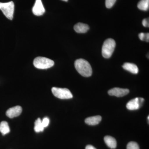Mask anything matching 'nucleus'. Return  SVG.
<instances>
[{"label":"nucleus","mask_w":149,"mask_h":149,"mask_svg":"<svg viewBox=\"0 0 149 149\" xmlns=\"http://www.w3.org/2000/svg\"><path fill=\"white\" fill-rule=\"evenodd\" d=\"M74 67L77 72L85 77H89L92 74V68L88 61L84 59L76 60L74 62Z\"/></svg>","instance_id":"nucleus-1"},{"label":"nucleus","mask_w":149,"mask_h":149,"mask_svg":"<svg viewBox=\"0 0 149 149\" xmlns=\"http://www.w3.org/2000/svg\"><path fill=\"white\" fill-rule=\"evenodd\" d=\"M116 47V42L112 39H108L104 42L102 48V54L106 58L111 57Z\"/></svg>","instance_id":"nucleus-2"},{"label":"nucleus","mask_w":149,"mask_h":149,"mask_svg":"<svg viewBox=\"0 0 149 149\" xmlns=\"http://www.w3.org/2000/svg\"><path fill=\"white\" fill-rule=\"evenodd\" d=\"M33 64L35 67L38 69H46L53 66L54 62L53 61L47 58L37 57L34 59Z\"/></svg>","instance_id":"nucleus-3"},{"label":"nucleus","mask_w":149,"mask_h":149,"mask_svg":"<svg viewBox=\"0 0 149 149\" xmlns=\"http://www.w3.org/2000/svg\"><path fill=\"white\" fill-rule=\"evenodd\" d=\"M14 8V3L13 1L4 3L0 2V10L6 17L10 20L13 18Z\"/></svg>","instance_id":"nucleus-4"},{"label":"nucleus","mask_w":149,"mask_h":149,"mask_svg":"<svg viewBox=\"0 0 149 149\" xmlns=\"http://www.w3.org/2000/svg\"><path fill=\"white\" fill-rule=\"evenodd\" d=\"M52 93L56 97L59 99H70L72 98V93L67 88H61L53 87L52 89Z\"/></svg>","instance_id":"nucleus-5"},{"label":"nucleus","mask_w":149,"mask_h":149,"mask_svg":"<svg viewBox=\"0 0 149 149\" xmlns=\"http://www.w3.org/2000/svg\"><path fill=\"white\" fill-rule=\"evenodd\" d=\"M145 100L143 98H136L128 102L126 107L130 110L139 109L143 105Z\"/></svg>","instance_id":"nucleus-6"},{"label":"nucleus","mask_w":149,"mask_h":149,"mask_svg":"<svg viewBox=\"0 0 149 149\" xmlns=\"http://www.w3.org/2000/svg\"><path fill=\"white\" fill-rule=\"evenodd\" d=\"M32 10L33 14L37 16H41L44 14L45 10L43 5L42 0H36Z\"/></svg>","instance_id":"nucleus-7"},{"label":"nucleus","mask_w":149,"mask_h":149,"mask_svg":"<svg viewBox=\"0 0 149 149\" xmlns=\"http://www.w3.org/2000/svg\"><path fill=\"white\" fill-rule=\"evenodd\" d=\"M22 111V108L21 107L16 106L9 109L6 112V115L9 118H13L20 115Z\"/></svg>","instance_id":"nucleus-8"},{"label":"nucleus","mask_w":149,"mask_h":149,"mask_svg":"<svg viewBox=\"0 0 149 149\" xmlns=\"http://www.w3.org/2000/svg\"><path fill=\"white\" fill-rule=\"evenodd\" d=\"M129 93L127 89L115 88L111 89L108 91L109 95L111 96H114L117 97H122L126 95Z\"/></svg>","instance_id":"nucleus-9"},{"label":"nucleus","mask_w":149,"mask_h":149,"mask_svg":"<svg viewBox=\"0 0 149 149\" xmlns=\"http://www.w3.org/2000/svg\"><path fill=\"white\" fill-rule=\"evenodd\" d=\"M90 29L87 24L79 22L75 24L74 27V31L77 33H85L87 32Z\"/></svg>","instance_id":"nucleus-10"},{"label":"nucleus","mask_w":149,"mask_h":149,"mask_svg":"<svg viewBox=\"0 0 149 149\" xmlns=\"http://www.w3.org/2000/svg\"><path fill=\"white\" fill-rule=\"evenodd\" d=\"M122 67L123 69L133 74H136L139 72L138 66L134 63H125L123 65Z\"/></svg>","instance_id":"nucleus-11"},{"label":"nucleus","mask_w":149,"mask_h":149,"mask_svg":"<svg viewBox=\"0 0 149 149\" xmlns=\"http://www.w3.org/2000/svg\"><path fill=\"white\" fill-rule=\"evenodd\" d=\"M102 120V117L100 116H96L88 117L85 120L86 124L91 125H97Z\"/></svg>","instance_id":"nucleus-12"},{"label":"nucleus","mask_w":149,"mask_h":149,"mask_svg":"<svg viewBox=\"0 0 149 149\" xmlns=\"http://www.w3.org/2000/svg\"><path fill=\"white\" fill-rule=\"evenodd\" d=\"M104 141L107 146L111 149H115L117 146V142L116 140L111 136H105L104 138Z\"/></svg>","instance_id":"nucleus-13"},{"label":"nucleus","mask_w":149,"mask_h":149,"mask_svg":"<svg viewBox=\"0 0 149 149\" xmlns=\"http://www.w3.org/2000/svg\"><path fill=\"white\" fill-rule=\"evenodd\" d=\"M10 128L8 123L6 121H3L0 123V132L3 136L9 133Z\"/></svg>","instance_id":"nucleus-14"},{"label":"nucleus","mask_w":149,"mask_h":149,"mask_svg":"<svg viewBox=\"0 0 149 149\" xmlns=\"http://www.w3.org/2000/svg\"><path fill=\"white\" fill-rule=\"evenodd\" d=\"M138 7L141 10H148L149 8V0H141L138 3Z\"/></svg>","instance_id":"nucleus-15"},{"label":"nucleus","mask_w":149,"mask_h":149,"mask_svg":"<svg viewBox=\"0 0 149 149\" xmlns=\"http://www.w3.org/2000/svg\"><path fill=\"white\" fill-rule=\"evenodd\" d=\"M44 129L45 128L42 124V120L40 118H37L35 121L34 130L37 133H39L44 131Z\"/></svg>","instance_id":"nucleus-16"},{"label":"nucleus","mask_w":149,"mask_h":149,"mask_svg":"<svg viewBox=\"0 0 149 149\" xmlns=\"http://www.w3.org/2000/svg\"><path fill=\"white\" fill-rule=\"evenodd\" d=\"M139 37L140 40L143 41H146V42H149V33H143L141 32L139 34Z\"/></svg>","instance_id":"nucleus-17"},{"label":"nucleus","mask_w":149,"mask_h":149,"mask_svg":"<svg viewBox=\"0 0 149 149\" xmlns=\"http://www.w3.org/2000/svg\"><path fill=\"white\" fill-rule=\"evenodd\" d=\"M127 149H140L139 145L135 142H129L127 146Z\"/></svg>","instance_id":"nucleus-18"},{"label":"nucleus","mask_w":149,"mask_h":149,"mask_svg":"<svg viewBox=\"0 0 149 149\" xmlns=\"http://www.w3.org/2000/svg\"><path fill=\"white\" fill-rule=\"evenodd\" d=\"M116 0H106L105 5L107 8H110L113 6Z\"/></svg>","instance_id":"nucleus-19"},{"label":"nucleus","mask_w":149,"mask_h":149,"mask_svg":"<svg viewBox=\"0 0 149 149\" xmlns=\"http://www.w3.org/2000/svg\"><path fill=\"white\" fill-rule=\"evenodd\" d=\"M42 124L44 128L47 127L49 123V120L48 117H45L42 120Z\"/></svg>","instance_id":"nucleus-20"},{"label":"nucleus","mask_w":149,"mask_h":149,"mask_svg":"<svg viewBox=\"0 0 149 149\" xmlns=\"http://www.w3.org/2000/svg\"><path fill=\"white\" fill-rule=\"evenodd\" d=\"M149 18L144 19L142 21L143 26L145 27H149Z\"/></svg>","instance_id":"nucleus-21"},{"label":"nucleus","mask_w":149,"mask_h":149,"mask_svg":"<svg viewBox=\"0 0 149 149\" xmlns=\"http://www.w3.org/2000/svg\"><path fill=\"white\" fill-rule=\"evenodd\" d=\"M85 149H97L93 146L91 145H88L85 147Z\"/></svg>","instance_id":"nucleus-22"},{"label":"nucleus","mask_w":149,"mask_h":149,"mask_svg":"<svg viewBox=\"0 0 149 149\" xmlns=\"http://www.w3.org/2000/svg\"><path fill=\"white\" fill-rule=\"evenodd\" d=\"M62 1H68V0H62Z\"/></svg>","instance_id":"nucleus-23"}]
</instances>
